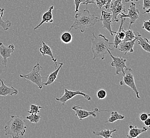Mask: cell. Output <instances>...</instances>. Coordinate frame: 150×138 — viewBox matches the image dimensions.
Here are the masks:
<instances>
[{
  "label": "cell",
  "mask_w": 150,
  "mask_h": 138,
  "mask_svg": "<svg viewBox=\"0 0 150 138\" xmlns=\"http://www.w3.org/2000/svg\"><path fill=\"white\" fill-rule=\"evenodd\" d=\"M93 37L91 38L92 51L93 54V59L98 58L101 60H104L105 56L108 53V50L112 51L111 45L113 43L110 42L106 37L102 34L96 36L94 32H92Z\"/></svg>",
  "instance_id": "obj_1"
},
{
  "label": "cell",
  "mask_w": 150,
  "mask_h": 138,
  "mask_svg": "<svg viewBox=\"0 0 150 138\" xmlns=\"http://www.w3.org/2000/svg\"><path fill=\"white\" fill-rule=\"evenodd\" d=\"M75 20L69 29L70 32L72 29L79 30L81 32H84L86 28L94 26L98 21H100L98 17L94 14H91L88 8L83 11L77 13L75 16Z\"/></svg>",
  "instance_id": "obj_2"
},
{
  "label": "cell",
  "mask_w": 150,
  "mask_h": 138,
  "mask_svg": "<svg viewBox=\"0 0 150 138\" xmlns=\"http://www.w3.org/2000/svg\"><path fill=\"white\" fill-rule=\"evenodd\" d=\"M26 129L25 122L21 116L11 115V118L4 127V131L6 135H10L13 138H18L24 135Z\"/></svg>",
  "instance_id": "obj_3"
},
{
  "label": "cell",
  "mask_w": 150,
  "mask_h": 138,
  "mask_svg": "<svg viewBox=\"0 0 150 138\" xmlns=\"http://www.w3.org/2000/svg\"><path fill=\"white\" fill-rule=\"evenodd\" d=\"M43 70V68L39 63H37L35 66L33 68L31 72L26 75H20L19 77L25 79L32 83L36 84L40 89L43 88L42 79L43 77L40 75V70Z\"/></svg>",
  "instance_id": "obj_4"
},
{
  "label": "cell",
  "mask_w": 150,
  "mask_h": 138,
  "mask_svg": "<svg viewBox=\"0 0 150 138\" xmlns=\"http://www.w3.org/2000/svg\"><path fill=\"white\" fill-rule=\"evenodd\" d=\"M124 74L123 75V81L120 82V84L122 85L123 84H126L135 93L137 98H140L139 95V92L137 89V87L136 86L135 79L134 77V75L132 73V70L130 68H126L125 69Z\"/></svg>",
  "instance_id": "obj_5"
},
{
  "label": "cell",
  "mask_w": 150,
  "mask_h": 138,
  "mask_svg": "<svg viewBox=\"0 0 150 138\" xmlns=\"http://www.w3.org/2000/svg\"><path fill=\"white\" fill-rule=\"evenodd\" d=\"M77 95H81V96H83L84 98L86 99V100L87 101H91V99H92V98L90 95H87L85 92H83L82 91H81V90H76V91L70 90H68L66 88H65L64 95L59 98H55V100L58 101H60L63 105H64L67 101L71 99L73 97H74Z\"/></svg>",
  "instance_id": "obj_6"
},
{
  "label": "cell",
  "mask_w": 150,
  "mask_h": 138,
  "mask_svg": "<svg viewBox=\"0 0 150 138\" xmlns=\"http://www.w3.org/2000/svg\"><path fill=\"white\" fill-rule=\"evenodd\" d=\"M72 109L75 112V115L79 118L80 121H81L84 118H87L89 116H92L93 118H95L96 116V114L98 113L101 112L99 111L98 108L96 107L94 109L91 111H86L83 109L80 105H73Z\"/></svg>",
  "instance_id": "obj_7"
},
{
  "label": "cell",
  "mask_w": 150,
  "mask_h": 138,
  "mask_svg": "<svg viewBox=\"0 0 150 138\" xmlns=\"http://www.w3.org/2000/svg\"><path fill=\"white\" fill-rule=\"evenodd\" d=\"M110 10L112 12V21L114 23L119 22L118 15L121 12H126V6L122 3L121 0H115L112 3H110Z\"/></svg>",
  "instance_id": "obj_8"
},
{
  "label": "cell",
  "mask_w": 150,
  "mask_h": 138,
  "mask_svg": "<svg viewBox=\"0 0 150 138\" xmlns=\"http://www.w3.org/2000/svg\"><path fill=\"white\" fill-rule=\"evenodd\" d=\"M108 53L110 55L111 58H112V62L111 63V66L115 68V74L118 75L121 73L122 75H124L125 69L127 68L126 64V60L122 57L114 56L110 50H108Z\"/></svg>",
  "instance_id": "obj_9"
},
{
  "label": "cell",
  "mask_w": 150,
  "mask_h": 138,
  "mask_svg": "<svg viewBox=\"0 0 150 138\" xmlns=\"http://www.w3.org/2000/svg\"><path fill=\"white\" fill-rule=\"evenodd\" d=\"M139 10L136 7V4L132 2L130 6L128 8V14H125L124 12H121L120 14V18H128L130 19V25L129 26V29H130V27L135 23L136 21L139 19Z\"/></svg>",
  "instance_id": "obj_10"
},
{
  "label": "cell",
  "mask_w": 150,
  "mask_h": 138,
  "mask_svg": "<svg viewBox=\"0 0 150 138\" xmlns=\"http://www.w3.org/2000/svg\"><path fill=\"white\" fill-rule=\"evenodd\" d=\"M100 21L102 22V28L107 29L110 32L111 36H113V34L116 32L112 30V13L107 11L102 10L101 12Z\"/></svg>",
  "instance_id": "obj_11"
},
{
  "label": "cell",
  "mask_w": 150,
  "mask_h": 138,
  "mask_svg": "<svg viewBox=\"0 0 150 138\" xmlns=\"http://www.w3.org/2000/svg\"><path fill=\"white\" fill-rule=\"evenodd\" d=\"M15 46L13 44H10L6 46L2 43H0V56L2 58V63L6 67L8 59L11 57V54L15 51Z\"/></svg>",
  "instance_id": "obj_12"
},
{
  "label": "cell",
  "mask_w": 150,
  "mask_h": 138,
  "mask_svg": "<svg viewBox=\"0 0 150 138\" xmlns=\"http://www.w3.org/2000/svg\"><path fill=\"white\" fill-rule=\"evenodd\" d=\"M126 21L125 18H121V23L119 27L118 32H116L115 36L114 38V41L113 43V45L115 49H117L118 47L119 44L122 42V41L124 40L125 38V32H124V29L122 28V26L124 25Z\"/></svg>",
  "instance_id": "obj_13"
},
{
  "label": "cell",
  "mask_w": 150,
  "mask_h": 138,
  "mask_svg": "<svg viewBox=\"0 0 150 138\" xmlns=\"http://www.w3.org/2000/svg\"><path fill=\"white\" fill-rule=\"evenodd\" d=\"M1 85L0 86V96H12L18 94V90L15 88L14 87H8L6 85L3 81L0 79Z\"/></svg>",
  "instance_id": "obj_14"
},
{
  "label": "cell",
  "mask_w": 150,
  "mask_h": 138,
  "mask_svg": "<svg viewBox=\"0 0 150 138\" xmlns=\"http://www.w3.org/2000/svg\"><path fill=\"white\" fill-rule=\"evenodd\" d=\"M136 41V37L133 40H130V41H127V42L122 41V42L119 44V51L120 52H123L124 53V55H126L128 53H133L134 46L135 45Z\"/></svg>",
  "instance_id": "obj_15"
},
{
  "label": "cell",
  "mask_w": 150,
  "mask_h": 138,
  "mask_svg": "<svg viewBox=\"0 0 150 138\" xmlns=\"http://www.w3.org/2000/svg\"><path fill=\"white\" fill-rule=\"evenodd\" d=\"M39 51L40 52V54L42 56L48 55L50 58H51L52 60L55 63V68L56 69L58 64L57 62V59H56L54 57L53 54V52L52 51V49H51V47L49 46H48L43 41L42 42V44H40Z\"/></svg>",
  "instance_id": "obj_16"
},
{
  "label": "cell",
  "mask_w": 150,
  "mask_h": 138,
  "mask_svg": "<svg viewBox=\"0 0 150 138\" xmlns=\"http://www.w3.org/2000/svg\"><path fill=\"white\" fill-rule=\"evenodd\" d=\"M129 130L127 135V138H139V135H141L143 133L146 132L148 130L146 127H143L140 129L132 124L129 125Z\"/></svg>",
  "instance_id": "obj_17"
},
{
  "label": "cell",
  "mask_w": 150,
  "mask_h": 138,
  "mask_svg": "<svg viewBox=\"0 0 150 138\" xmlns=\"http://www.w3.org/2000/svg\"><path fill=\"white\" fill-rule=\"evenodd\" d=\"M53 9H54V6H51L48 11H47L44 13L42 15L41 22L34 28V30L39 28L44 23H53V15H52V10Z\"/></svg>",
  "instance_id": "obj_18"
},
{
  "label": "cell",
  "mask_w": 150,
  "mask_h": 138,
  "mask_svg": "<svg viewBox=\"0 0 150 138\" xmlns=\"http://www.w3.org/2000/svg\"><path fill=\"white\" fill-rule=\"evenodd\" d=\"M136 34V41H137L138 44L142 47V48L144 50L145 52L149 53H150V45L149 39L143 38L141 34L138 32H135Z\"/></svg>",
  "instance_id": "obj_19"
},
{
  "label": "cell",
  "mask_w": 150,
  "mask_h": 138,
  "mask_svg": "<svg viewBox=\"0 0 150 138\" xmlns=\"http://www.w3.org/2000/svg\"><path fill=\"white\" fill-rule=\"evenodd\" d=\"M59 64H60V66L58 67V68L55 69V70L54 71L52 72L51 73H50L49 76H48V78L47 79L46 82L45 83H43V85L44 86H48L50 84H53L55 80L57 79V77H58V73L59 72L60 70L61 69L62 66L63 65L64 63H58Z\"/></svg>",
  "instance_id": "obj_20"
},
{
  "label": "cell",
  "mask_w": 150,
  "mask_h": 138,
  "mask_svg": "<svg viewBox=\"0 0 150 138\" xmlns=\"http://www.w3.org/2000/svg\"><path fill=\"white\" fill-rule=\"evenodd\" d=\"M118 130L116 129H114L102 130L100 131H93V133L96 136H100L104 138H111L112 137V133L117 132Z\"/></svg>",
  "instance_id": "obj_21"
},
{
  "label": "cell",
  "mask_w": 150,
  "mask_h": 138,
  "mask_svg": "<svg viewBox=\"0 0 150 138\" xmlns=\"http://www.w3.org/2000/svg\"><path fill=\"white\" fill-rule=\"evenodd\" d=\"M4 11V9L0 8V27L3 29V30L6 31L9 30V28L11 26V23L9 20L4 21L3 20Z\"/></svg>",
  "instance_id": "obj_22"
},
{
  "label": "cell",
  "mask_w": 150,
  "mask_h": 138,
  "mask_svg": "<svg viewBox=\"0 0 150 138\" xmlns=\"http://www.w3.org/2000/svg\"><path fill=\"white\" fill-rule=\"evenodd\" d=\"M125 118V116L124 115L120 114L117 111H112V112L111 113L110 118H109L106 122L112 123L113 122L118 121V120H123V119H124Z\"/></svg>",
  "instance_id": "obj_23"
},
{
  "label": "cell",
  "mask_w": 150,
  "mask_h": 138,
  "mask_svg": "<svg viewBox=\"0 0 150 138\" xmlns=\"http://www.w3.org/2000/svg\"><path fill=\"white\" fill-rule=\"evenodd\" d=\"M60 40L63 43L68 44L70 43L72 40V34L70 32H64L61 35Z\"/></svg>",
  "instance_id": "obj_24"
},
{
  "label": "cell",
  "mask_w": 150,
  "mask_h": 138,
  "mask_svg": "<svg viewBox=\"0 0 150 138\" xmlns=\"http://www.w3.org/2000/svg\"><path fill=\"white\" fill-rule=\"evenodd\" d=\"M124 32H125V38L124 40L122 41L124 42H127V41H130L135 39L136 37V35L135 34L134 32L132 30L130 29H128L127 30L124 29Z\"/></svg>",
  "instance_id": "obj_25"
},
{
  "label": "cell",
  "mask_w": 150,
  "mask_h": 138,
  "mask_svg": "<svg viewBox=\"0 0 150 138\" xmlns=\"http://www.w3.org/2000/svg\"><path fill=\"white\" fill-rule=\"evenodd\" d=\"M40 118V115H38V114H30V115L27 116L26 117V120H28L30 122L34 123H38Z\"/></svg>",
  "instance_id": "obj_26"
},
{
  "label": "cell",
  "mask_w": 150,
  "mask_h": 138,
  "mask_svg": "<svg viewBox=\"0 0 150 138\" xmlns=\"http://www.w3.org/2000/svg\"><path fill=\"white\" fill-rule=\"evenodd\" d=\"M42 108V107L36 105L35 104H31L30 106V110L28 111V113L29 114H38L40 112V108Z\"/></svg>",
  "instance_id": "obj_27"
},
{
  "label": "cell",
  "mask_w": 150,
  "mask_h": 138,
  "mask_svg": "<svg viewBox=\"0 0 150 138\" xmlns=\"http://www.w3.org/2000/svg\"><path fill=\"white\" fill-rule=\"evenodd\" d=\"M143 9L144 10V12L143 13H149L150 11V0H143Z\"/></svg>",
  "instance_id": "obj_28"
},
{
  "label": "cell",
  "mask_w": 150,
  "mask_h": 138,
  "mask_svg": "<svg viewBox=\"0 0 150 138\" xmlns=\"http://www.w3.org/2000/svg\"><path fill=\"white\" fill-rule=\"evenodd\" d=\"M96 95L99 100H103L107 97V92L104 89H100L98 91Z\"/></svg>",
  "instance_id": "obj_29"
},
{
  "label": "cell",
  "mask_w": 150,
  "mask_h": 138,
  "mask_svg": "<svg viewBox=\"0 0 150 138\" xmlns=\"http://www.w3.org/2000/svg\"><path fill=\"white\" fill-rule=\"evenodd\" d=\"M95 4L97 8L101 9L102 7L105 6L107 3V0H95Z\"/></svg>",
  "instance_id": "obj_30"
},
{
  "label": "cell",
  "mask_w": 150,
  "mask_h": 138,
  "mask_svg": "<svg viewBox=\"0 0 150 138\" xmlns=\"http://www.w3.org/2000/svg\"><path fill=\"white\" fill-rule=\"evenodd\" d=\"M74 4L75 6V13H77L79 12V8L81 4L85 2V0H74Z\"/></svg>",
  "instance_id": "obj_31"
},
{
  "label": "cell",
  "mask_w": 150,
  "mask_h": 138,
  "mask_svg": "<svg viewBox=\"0 0 150 138\" xmlns=\"http://www.w3.org/2000/svg\"><path fill=\"white\" fill-rule=\"evenodd\" d=\"M142 29H144L146 30L147 32H150V20H145L143 22V25L142 26Z\"/></svg>",
  "instance_id": "obj_32"
},
{
  "label": "cell",
  "mask_w": 150,
  "mask_h": 138,
  "mask_svg": "<svg viewBox=\"0 0 150 138\" xmlns=\"http://www.w3.org/2000/svg\"><path fill=\"white\" fill-rule=\"evenodd\" d=\"M150 116V115L149 114H147L145 112L142 113L139 115V119L142 122H144L145 120H146Z\"/></svg>",
  "instance_id": "obj_33"
},
{
  "label": "cell",
  "mask_w": 150,
  "mask_h": 138,
  "mask_svg": "<svg viewBox=\"0 0 150 138\" xmlns=\"http://www.w3.org/2000/svg\"><path fill=\"white\" fill-rule=\"evenodd\" d=\"M89 4H95V0H85V2L83 3V4L86 5V8H87V6Z\"/></svg>",
  "instance_id": "obj_34"
},
{
  "label": "cell",
  "mask_w": 150,
  "mask_h": 138,
  "mask_svg": "<svg viewBox=\"0 0 150 138\" xmlns=\"http://www.w3.org/2000/svg\"><path fill=\"white\" fill-rule=\"evenodd\" d=\"M144 125L146 127H150V117L148 118L146 120H145V121H144Z\"/></svg>",
  "instance_id": "obj_35"
},
{
  "label": "cell",
  "mask_w": 150,
  "mask_h": 138,
  "mask_svg": "<svg viewBox=\"0 0 150 138\" xmlns=\"http://www.w3.org/2000/svg\"><path fill=\"white\" fill-rule=\"evenodd\" d=\"M111 1H112V0H107V3H106V5L105 6V8L107 9V10H108V9H109V7H110V3L111 2Z\"/></svg>",
  "instance_id": "obj_36"
},
{
  "label": "cell",
  "mask_w": 150,
  "mask_h": 138,
  "mask_svg": "<svg viewBox=\"0 0 150 138\" xmlns=\"http://www.w3.org/2000/svg\"><path fill=\"white\" fill-rule=\"evenodd\" d=\"M139 0H125V2H126V3H128V2H137V1H139Z\"/></svg>",
  "instance_id": "obj_37"
}]
</instances>
